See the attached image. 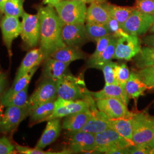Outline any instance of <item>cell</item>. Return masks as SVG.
<instances>
[{
	"label": "cell",
	"mask_w": 154,
	"mask_h": 154,
	"mask_svg": "<svg viewBox=\"0 0 154 154\" xmlns=\"http://www.w3.org/2000/svg\"><path fill=\"white\" fill-rule=\"evenodd\" d=\"M37 14L41 27L39 48L46 60L55 51L66 46L62 37L63 23L53 6L41 7Z\"/></svg>",
	"instance_id": "1"
},
{
	"label": "cell",
	"mask_w": 154,
	"mask_h": 154,
	"mask_svg": "<svg viewBox=\"0 0 154 154\" xmlns=\"http://www.w3.org/2000/svg\"><path fill=\"white\" fill-rule=\"evenodd\" d=\"M56 82L58 98L75 100L92 96L81 78L64 74Z\"/></svg>",
	"instance_id": "2"
},
{
	"label": "cell",
	"mask_w": 154,
	"mask_h": 154,
	"mask_svg": "<svg viewBox=\"0 0 154 154\" xmlns=\"http://www.w3.org/2000/svg\"><path fill=\"white\" fill-rule=\"evenodd\" d=\"M131 120L133 144H148L154 135V116L147 111L132 112Z\"/></svg>",
	"instance_id": "3"
},
{
	"label": "cell",
	"mask_w": 154,
	"mask_h": 154,
	"mask_svg": "<svg viewBox=\"0 0 154 154\" xmlns=\"http://www.w3.org/2000/svg\"><path fill=\"white\" fill-rule=\"evenodd\" d=\"M54 8L63 25L86 22L87 7L85 1L62 0L55 5Z\"/></svg>",
	"instance_id": "4"
},
{
	"label": "cell",
	"mask_w": 154,
	"mask_h": 154,
	"mask_svg": "<svg viewBox=\"0 0 154 154\" xmlns=\"http://www.w3.org/2000/svg\"><path fill=\"white\" fill-rule=\"evenodd\" d=\"M95 106V100L92 96L85 99L75 100L57 98L55 101L54 110L46 121L64 118L72 114L90 110Z\"/></svg>",
	"instance_id": "5"
},
{
	"label": "cell",
	"mask_w": 154,
	"mask_h": 154,
	"mask_svg": "<svg viewBox=\"0 0 154 154\" xmlns=\"http://www.w3.org/2000/svg\"><path fill=\"white\" fill-rule=\"evenodd\" d=\"M133 145L112 128L95 135L94 151L107 154L113 149L126 148Z\"/></svg>",
	"instance_id": "6"
},
{
	"label": "cell",
	"mask_w": 154,
	"mask_h": 154,
	"mask_svg": "<svg viewBox=\"0 0 154 154\" xmlns=\"http://www.w3.org/2000/svg\"><path fill=\"white\" fill-rule=\"evenodd\" d=\"M58 98L57 82L55 80L45 78L37 88L29 97L27 106L30 111L37 106L50 101L55 100Z\"/></svg>",
	"instance_id": "7"
},
{
	"label": "cell",
	"mask_w": 154,
	"mask_h": 154,
	"mask_svg": "<svg viewBox=\"0 0 154 154\" xmlns=\"http://www.w3.org/2000/svg\"><path fill=\"white\" fill-rule=\"evenodd\" d=\"M21 36L29 48H35L39 42L40 22L38 14H30L24 11L22 16Z\"/></svg>",
	"instance_id": "8"
},
{
	"label": "cell",
	"mask_w": 154,
	"mask_h": 154,
	"mask_svg": "<svg viewBox=\"0 0 154 154\" xmlns=\"http://www.w3.org/2000/svg\"><path fill=\"white\" fill-rule=\"evenodd\" d=\"M154 21L153 15L146 14L134 9L122 28L128 34L141 36L149 30Z\"/></svg>",
	"instance_id": "9"
},
{
	"label": "cell",
	"mask_w": 154,
	"mask_h": 154,
	"mask_svg": "<svg viewBox=\"0 0 154 154\" xmlns=\"http://www.w3.org/2000/svg\"><path fill=\"white\" fill-rule=\"evenodd\" d=\"M141 41L139 36L128 34L117 39L113 59L130 61L141 50Z\"/></svg>",
	"instance_id": "10"
},
{
	"label": "cell",
	"mask_w": 154,
	"mask_h": 154,
	"mask_svg": "<svg viewBox=\"0 0 154 154\" xmlns=\"http://www.w3.org/2000/svg\"><path fill=\"white\" fill-rule=\"evenodd\" d=\"M30 111L28 106H9L6 107L0 122V131L8 133L16 128L28 116Z\"/></svg>",
	"instance_id": "11"
},
{
	"label": "cell",
	"mask_w": 154,
	"mask_h": 154,
	"mask_svg": "<svg viewBox=\"0 0 154 154\" xmlns=\"http://www.w3.org/2000/svg\"><path fill=\"white\" fill-rule=\"evenodd\" d=\"M0 28L4 43L6 46L9 56H11V45L13 41L17 38L22 32V23L19 18L5 15L0 22Z\"/></svg>",
	"instance_id": "12"
},
{
	"label": "cell",
	"mask_w": 154,
	"mask_h": 154,
	"mask_svg": "<svg viewBox=\"0 0 154 154\" xmlns=\"http://www.w3.org/2000/svg\"><path fill=\"white\" fill-rule=\"evenodd\" d=\"M62 37L66 46L81 48L88 41L85 23L64 24Z\"/></svg>",
	"instance_id": "13"
},
{
	"label": "cell",
	"mask_w": 154,
	"mask_h": 154,
	"mask_svg": "<svg viewBox=\"0 0 154 154\" xmlns=\"http://www.w3.org/2000/svg\"><path fill=\"white\" fill-rule=\"evenodd\" d=\"M98 110L105 113L110 119H118L130 116L132 112L129 111L127 106L116 98H104L95 100Z\"/></svg>",
	"instance_id": "14"
},
{
	"label": "cell",
	"mask_w": 154,
	"mask_h": 154,
	"mask_svg": "<svg viewBox=\"0 0 154 154\" xmlns=\"http://www.w3.org/2000/svg\"><path fill=\"white\" fill-rule=\"evenodd\" d=\"M69 149L71 153L94 152L95 148V135L79 131L72 133Z\"/></svg>",
	"instance_id": "15"
},
{
	"label": "cell",
	"mask_w": 154,
	"mask_h": 154,
	"mask_svg": "<svg viewBox=\"0 0 154 154\" xmlns=\"http://www.w3.org/2000/svg\"><path fill=\"white\" fill-rule=\"evenodd\" d=\"M97 109L94 107L90 110L72 114L64 117L62 122V128L73 133L80 131L83 127L93 116L94 111Z\"/></svg>",
	"instance_id": "16"
},
{
	"label": "cell",
	"mask_w": 154,
	"mask_h": 154,
	"mask_svg": "<svg viewBox=\"0 0 154 154\" xmlns=\"http://www.w3.org/2000/svg\"><path fill=\"white\" fill-rule=\"evenodd\" d=\"M62 128L61 118H54L48 121L44 131L35 147L43 149L54 142L60 136Z\"/></svg>",
	"instance_id": "17"
},
{
	"label": "cell",
	"mask_w": 154,
	"mask_h": 154,
	"mask_svg": "<svg viewBox=\"0 0 154 154\" xmlns=\"http://www.w3.org/2000/svg\"><path fill=\"white\" fill-rule=\"evenodd\" d=\"M109 128H111V119L97 109L94 111L93 116L88 119L80 131L96 135Z\"/></svg>",
	"instance_id": "18"
},
{
	"label": "cell",
	"mask_w": 154,
	"mask_h": 154,
	"mask_svg": "<svg viewBox=\"0 0 154 154\" xmlns=\"http://www.w3.org/2000/svg\"><path fill=\"white\" fill-rule=\"evenodd\" d=\"M44 60V55L39 48H34L29 51L24 57L18 69L14 81L18 79L23 74L33 68L39 66Z\"/></svg>",
	"instance_id": "19"
},
{
	"label": "cell",
	"mask_w": 154,
	"mask_h": 154,
	"mask_svg": "<svg viewBox=\"0 0 154 154\" xmlns=\"http://www.w3.org/2000/svg\"><path fill=\"white\" fill-rule=\"evenodd\" d=\"M91 94L95 100L104 98H116L120 100L127 106L130 99L126 89L118 84L105 85L102 90L97 92H91Z\"/></svg>",
	"instance_id": "20"
},
{
	"label": "cell",
	"mask_w": 154,
	"mask_h": 154,
	"mask_svg": "<svg viewBox=\"0 0 154 154\" xmlns=\"http://www.w3.org/2000/svg\"><path fill=\"white\" fill-rule=\"evenodd\" d=\"M70 63H65L58 61L51 57L44 60L42 69V74L45 78L51 79L57 81L64 74Z\"/></svg>",
	"instance_id": "21"
},
{
	"label": "cell",
	"mask_w": 154,
	"mask_h": 154,
	"mask_svg": "<svg viewBox=\"0 0 154 154\" xmlns=\"http://www.w3.org/2000/svg\"><path fill=\"white\" fill-rule=\"evenodd\" d=\"M50 57L65 63H71L72 61L82 60L86 58L85 54L80 48L66 46L57 50Z\"/></svg>",
	"instance_id": "22"
},
{
	"label": "cell",
	"mask_w": 154,
	"mask_h": 154,
	"mask_svg": "<svg viewBox=\"0 0 154 154\" xmlns=\"http://www.w3.org/2000/svg\"><path fill=\"white\" fill-rule=\"evenodd\" d=\"M110 17L102 3L92 2L87 8L86 22L106 24Z\"/></svg>",
	"instance_id": "23"
},
{
	"label": "cell",
	"mask_w": 154,
	"mask_h": 154,
	"mask_svg": "<svg viewBox=\"0 0 154 154\" xmlns=\"http://www.w3.org/2000/svg\"><path fill=\"white\" fill-rule=\"evenodd\" d=\"M148 87L139 77L137 72H131L126 85V91L129 98L137 101Z\"/></svg>",
	"instance_id": "24"
},
{
	"label": "cell",
	"mask_w": 154,
	"mask_h": 154,
	"mask_svg": "<svg viewBox=\"0 0 154 154\" xmlns=\"http://www.w3.org/2000/svg\"><path fill=\"white\" fill-rule=\"evenodd\" d=\"M131 116L118 119H111V126L122 137L125 138L133 144L132 142V126Z\"/></svg>",
	"instance_id": "25"
},
{
	"label": "cell",
	"mask_w": 154,
	"mask_h": 154,
	"mask_svg": "<svg viewBox=\"0 0 154 154\" xmlns=\"http://www.w3.org/2000/svg\"><path fill=\"white\" fill-rule=\"evenodd\" d=\"M55 101H50L37 106L30 111V121L32 123L46 121L55 108Z\"/></svg>",
	"instance_id": "26"
},
{
	"label": "cell",
	"mask_w": 154,
	"mask_h": 154,
	"mask_svg": "<svg viewBox=\"0 0 154 154\" xmlns=\"http://www.w3.org/2000/svg\"><path fill=\"white\" fill-rule=\"evenodd\" d=\"M110 16L116 19L122 27L123 24L131 15L134 8L133 7L119 6L106 3H102Z\"/></svg>",
	"instance_id": "27"
},
{
	"label": "cell",
	"mask_w": 154,
	"mask_h": 154,
	"mask_svg": "<svg viewBox=\"0 0 154 154\" xmlns=\"http://www.w3.org/2000/svg\"><path fill=\"white\" fill-rule=\"evenodd\" d=\"M135 65L138 69L154 65V47L146 46L141 48L140 52L133 58Z\"/></svg>",
	"instance_id": "28"
},
{
	"label": "cell",
	"mask_w": 154,
	"mask_h": 154,
	"mask_svg": "<svg viewBox=\"0 0 154 154\" xmlns=\"http://www.w3.org/2000/svg\"><path fill=\"white\" fill-rule=\"evenodd\" d=\"M117 39L114 37L111 39L110 44L106 49L101 53V54L93 62L88 64V67H93L100 69L101 67L107 62L111 61L114 58L116 51V45Z\"/></svg>",
	"instance_id": "29"
},
{
	"label": "cell",
	"mask_w": 154,
	"mask_h": 154,
	"mask_svg": "<svg viewBox=\"0 0 154 154\" xmlns=\"http://www.w3.org/2000/svg\"><path fill=\"white\" fill-rule=\"evenodd\" d=\"M28 88L29 86L21 91L12 94L9 97H2L0 102L4 107L19 106L22 107L27 106L28 99Z\"/></svg>",
	"instance_id": "30"
},
{
	"label": "cell",
	"mask_w": 154,
	"mask_h": 154,
	"mask_svg": "<svg viewBox=\"0 0 154 154\" xmlns=\"http://www.w3.org/2000/svg\"><path fill=\"white\" fill-rule=\"evenodd\" d=\"M38 67L39 66H37L33 68L30 71L23 74L22 77H20L18 79L14 81L11 88L8 89L7 91H6L5 93L3 95L2 97H9L12 94H14L21 91L23 89H24L26 87L29 86V82H30L35 72H37Z\"/></svg>",
	"instance_id": "31"
},
{
	"label": "cell",
	"mask_w": 154,
	"mask_h": 154,
	"mask_svg": "<svg viewBox=\"0 0 154 154\" xmlns=\"http://www.w3.org/2000/svg\"><path fill=\"white\" fill-rule=\"evenodd\" d=\"M85 27L88 38L95 41L104 36L110 34L106 24L86 22Z\"/></svg>",
	"instance_id": "32"
},
{
	"label": "cell",
	"mask_w": 154,
	"mask_h": 154,
	"mask_svg": "<svg viewBox=\"0 0 154 154\" xmlns=\"http://www.w3.org/2000/svg\"><path fill=\"white\" fill-rule=\"evenodd\" d=\"M3 13L6 16L20 17L24 13L23 0H7Z\"/></svg>",
	"instance_id": "33"
},
{
	"label": "cell",
	"mask_w": 154,
	"mask_h": 154,
	"mask_svg": "<svg viewBox=\"0 0 154 154\" xmlns=\"http://www.w3.org/2000/svg\"><path fill=\"white\" fill-rule=\"evenodd\" d=\"M116 80L118 85L126 89V85L130 74L128 67L126 63L116 64L115 69Z\"/></svg>",
	"instance_id": "34"
},
{
	"label": "cell",
	"mask_w": 154,
	"mask_h": 154,
	"mask_svg": "<svg viewBox=\"0 0 154 154\" xmlns=\"http://www.w3.org/2000/svg\"><path fill=\"white\" fill-rule=\"evenodd\" d=\"M116 63L109 61L101 67L100 70H102L105 77V85L118 84L116 80L115 69Z\"/></svg>",
	"instance_id": "35"
},
{
	"label": "cell",
	"mask_w": 154,
	"mask_h": 154,
	"mask_svg": "<svg viewBox=\"0 0 154 154\" xmlns=\"http://www.w3.org/2000/svg\"><path fill=\"white\" fill-rule=\"evenodd\" d=\"M17 151L22 154H71L70 150L69 149H65L63 151L56 152H51L48 151H44L41 149L31 148L26 146H23L18 144H14Z\"/></svg>",
	"instance_id": "36"
},
{
	"label": "cell",
	"mask_w": 154,
	"mask_h": 154,
	"mask_svg": "<svg viewBox=\"0 0 154 154\" xmlns=\"http://www.w3.org/2000/svg\"><path fill=\"white\" fill-rule=\"evenodd\" d=\"M112 38V36L111 34H109L98 39L97 41V45L96 49L94 52L93 54L91 55V57L88 59L87 65L95 61L99 55L101 54V53L106 49V48L110 44L111 39Z\"/></svg>",
	"instance_id": "37"
},
{
	"label": "cell",
	"mask_w": 154,
	"mask_h": 154,
	"mask_svg": "<svg viewBox=\"0 0 154 154\" xmlns=\"http://www.w3.org/2000/svg\"><path fill=\"white\" fill-rule=\"evenodd\" d=\"M137 74L148 88H154V65L139 69Z\"/></svg>",
	"instance_id": "38"
},
{
	"label": "cell",
	"mask_w": 154,
	"mask_h": 154,
	"mask_svg": "<svg viewBox=\"0 0 154 154\" xmlns=\"http://www.w3.org/2000/svg\"><path fill=\"white\" fill-rule=\"evenodd\" d=\"M106 25L109 28L110 34L115 38H119L128 34L123 30L119 22L112 17H110Z\"/></svg>",
	"instance_id": "39"
},
{
	"label": "cell",
	"mask_w": 154,
	"mask_h": 154,
	"mask_svg": "<svg viewBox=\"0 0 154 154\" xmlns=\"http://www.w3.org/2000/svg\"><path fill=\"white\" fill-rule=\"evenodd\" d=\"M133 8L141 13L154 16V0H136Z\"/></svg>",
	"instance_id": "40"
},
{
	"label": "cell",
	"mask_w": 154,
	"mask_h": 154,
	"mask_svg": "<svg viewBox=\"0 0 154 154\" xmlns=\"http://www.w3.org/2000/svg\"><path fill=\"white\" fill-rule=\"evenodd\" d=\"M15 146L6 137L0 138V154H11L15 153Z\"/></svg>",
	"instance_id": "41"
},
{
	"label": "cell",
	"mask_w": 154,
	"mask_h": 154,
	"mask_svg": "<svg viewBox=\"0 0 154 154\" xmlns=\"http://www.w3.org/2000/svg\"><path fill=\"white\" fill-rule=\"evenodd\" d=\"M128 154H151V149L148 144L131 145L127 147Z\"/></svg>",
	"instance_id": "42"
},
{
	"label": "cell",
	"mask_w": 154,
	"mask_h": 154,
	"mask_svg": "<svg viewBox=\"0 0 154 154\" xmlns=\"http://www.w3.org/2000/svg\"><path fill=\"white\" fill-rule=\"evenodd\" d=\"M8 85V76L5 72H0V99L6 92Z\"/></svg>",
	"instance_id": "43"
},
{
	"label": "cell",
	"mask_w": 154,
	"mask_h": 154,
	"mask_svg": "<svg viewBox=\"0 0 154 154\" xmlns=\"http://www.w3.org/2000/svg\"><path fill=\"white\" fill-rule=\"evenodd\" d=\"M142 42L147 46L154 47V33L144 37L142 39Z\"/></svg>",
	"instance_id": "44"
},
{
	"label": "cell",
	"mask_w": 154,
	"mask_h": 154,
	"mask_svg": "<svg viewBox=\"0 0 154 154\" xmlns=\"http://www.w3.org/2000/svg\"><path fill=\"white\" fill-rule=\"evenodd\" d=\"M62 0H44V4H46L47 5L51 6L54 7L55 5H57L58 3H59Z\"/></svg>",
	"instance_id": "45"
},
{
	"label": "cell",
	"mask_w": 154,
	"mask_h": 154,
	"mask_svg": "<svg viewBox=\"0 0 154 154\" xmlns=\"http://www.w3.org/2000/svg\"><path fill=\"white\" fill-rule=\"evenodd\" d=\"M148 146L151 149V154H154V135L152 139L151 140V141L148 143Z\"/></svg>",
	"instance_id": "46"
},
{
	"label": "cell",
	"mask_w": 154,
	"mask_h": 154,
	"mask_svg": "<svg viewBox=\"0 0 154 154\" xmlns=\"http://www.w3.org/2000/svg\"><path fill=\"white\" fill-rule=\"evenodd\" d=\"M105 0H85V2L87 3H92V2H97V3H103L105 2Z\"/></svg>",
	"instance_id": "47"
},
{
	"label": "cell",
	"mask_w": 154,
	"mask_h": 154,
	"mask_svg": "<svg viewBox=\"0 0 154 154\" xmlns=\"http://www.w3.org/2000/svg\"><path fill=\"white\" fill-rule=\"evenodd\" d=\"M6 1H7V0H0V8H1V9L2 12H3L4 5H5Z\"/></svg>",
	"instance_id": "48"
},
{
	"label": "cell",
	"mask_w": 154,
	"mask_h": 154,
	"mask_svg": "<svg viewBox=\"0 0 154 154\" xmlns=\"http://www.w3.org/2000/svg\"><path fill=\"white\" fill-rule=\"evenodd\" d=\"M2 106H3L2 105L1 102H0V122H1L2 116Z\"/></svg>",
	"instance_id": "49"
},
{
	"label": "cell",
	"mask_w": 154,
	"mask_h": 154,
	"mask_svg": "<svg viewBox=\"0 0 154 154\" xmlns=\"http://www.w3.org/2000/svg\"><path fill=\"white\" fill-rule=\"evenodd\" d=\"M149 32V33H151V34L154 33V21L153 23H152V26H151V27L150 28Z\"/></svg>",
	"instance_id": "50"
},
{
	"label": "cell",
	"mask_w": 154,
	"mask_h": 154,
	"mask_svg": "<svg viewBox=\"0 0 154 154\" xmlns=\"http://www.w3.org/2000/svg\"><path fill=\"white\" fill-rule=\"evenodd\" d=\"M3 13H4L1 11V8H0V20L2 19V17H2V14H3Z\"/></svg>",
	"instance_id": "51"
},
{
	"label": "cell",
	"mask_w": 154,
	"mask_h": 154,
	"mask_svg": "<svg viewBox=\"0 0 154 154\" xmlns=\"http://www.w3.org/2000/svg\"><path fill=\"white\" fill-rule=\"evenodd\" d=\"M78 1H85V0H78Z\"/></svg>",
	"instance_id": "52"
}]
</instances>
